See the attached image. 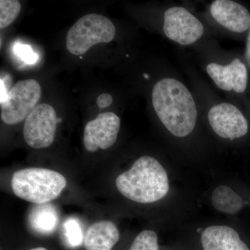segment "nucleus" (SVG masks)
<instances>
[{
	"label": "nucleus",
	"instance_id": "f03ea898",
	"mask_svg": "<svg viewBox=\"0 0 250 250\" xmlns=\"http://www.w3.org/2000/svg\"><path fill=\"white\" fill-rule=\"evenodd\" d=\"M184 69L196 98L200 118L207 121L213 134L229 141L246 136L249 123L241 108L222 98L193 65L185 64Z\"/></svg>",
	"mask_w": 250,
	"mask_h": 250
},
{
	"label": "nucleus",
	"instance_id": "412c9836",
	"mask_svg": "<svg viewBox=\"0 0 250 250\" xmlns=\"http://www.w3.org/2000/svg\"><path fill=\"white\" fill-rule=\"evenodd\" d=\"M29 250H46L45 248H34V249H31Z\"/></svg>",
	"mask_w": 250,
	"mask_h": 250
},
{
	"label": "nucleus",
	"instance_id": "9d476101",
	"mask_svg": "<svg viewBox=\"0 0 250 250\" xmlns=\"http://www.w3.org/2000/svg\"><path fill=\"white\" fill-rule=\"evenodd\" d=\"M121 119L112 112L100 113L85 125L83 145L88 152L106 149L116 142L121 129Z\"/></svg>",
	"mask_w": 250,
	"mask_h": 250
},
{
	"label": "nucleus",
	"instance_id": "aec40b11",
	"mask_svg": "<svg viewBox=\"0 0 250 250\" xmlns=\"http://www.w3.org/2000/svg\"><path fill=\"white\" fill-rule=\"evenodd\" d=\"M243 56H244L247 65L250 70V28L246 36V49Z\"/></svg>",
	"mask_w": 250,
	"mask_h": 250
},
{
	"label": "nucleus",
	"instance_id": "20e7f679",
	"mask_svg": "<svg viewBox=\"0 0 250 250\" xmlns=\"http://www.w3.org/2000/svg\"><path fill=\"white\" fill-rule=\"evenodd\" d=\"M116 185L123 196L141 204L161 200L170 188L165 168L150 156L139 158L130 170L117 177Z\"/></svg>",
	"mask_w": 250,
	"mask_h": 250
},
{
	"label": "nucleus",
	"instance_id": "39448f33",
	"mask_svg": "<svg viewBox=\"0 0 250 250\" xmlns=\"http://www.w3.org/2000/svg\"><path fill=\"white\" fill-rule=\"evenodd\" d=\"M63 175L41 167H29L16 171L11 180L16 196L36 205H44L55 200L66 187Z\"/></svg>",
	"mask_w": 250,
	"mask_h": 250
},
{
	"label": "nucleus",
	"instance_id": "9b49d317",
	"mask_svg": "<svg viewBox=\"0 0 250 250\" xmlns=\"http://www.w3.org/2000/svg\"><path fill=\"white\" fill-rule=\"evenodd\" d=\"M204 250H250L233 228L224 225L208 227L202 232Z\"/></svg>",
	"mask_w": 250,
	"mask_h": 250
},
{
	"label": "nucleus",
	"instance_id": "6ab92c4d",
	"mask_svg": "<svg viewBox=\"0 0 250 250\" xmlns=\"http://www.w3.org/2000/svg\"><path fill=\"white\" fill-rule=\"evenodd\" d=\"M113 99L110 94L103 93L99 95L97 99V104L100 108L108 107L113 103Z\"/></svg>",
	"mask_w": 250,
	"mask_h": 250
},
{
	"label": "nucleus",
	"instance_id": "dca6fc26",
	"mask_svg": "<svg viewBox=\"0 0 250 250\" xmlns=\"http://www.w3.org/2000/svg\"><path fill=\"white\" fill-rule=\"evenodd\" d=\"M128 250H159L157 235L151 230L141 231Z\"/></svg>",
	"mask_w": 250,
	"mask_h": 250
},
{
	"label": "nucleus",
	"instance_id": "4468645a",
	"mask_svg": "<svg viewBox=\"0 0 250 250\" xmlns=\"http://www.w3.org/2000/svg\"><path fill=\"white\" fill-rule=\"evenodd\" d=\"M212 204L215 209L231 215L239 212L244 205L242 197L227 186H220L213 190Z\"/></svg>",
	"mask_w": 250,
	"mask_h": 250
},
{
	"label": "nucleus",
	"instance_id": "f8f14e48",
	"mask_svg": "<svg viewBox=\"0 0 250 250\" xmlns=\"http://www.w3.org/2000/svg\"><path fill=\"white\" fill-rule=\"evenodd\" d=\"M119 231L111 221L94 223L87 230L84 238L86 250H111L119 241Z\"/></svg>",
	"mask_w": 250,
	"mask_h": 250
},
{
	"label": "nucleus",
	"instance_id": "a211bd4d",
	"mask_svg": "<svg viewBox=\"0 0 250 250\" xmlns=\"http://www.w3.org/2000/svg\"><path fill=\"white\" fill-rule=\"evenodd\" d=\"M14 52L18 58L28 65H34L39 60L38 54L27 44L16 42L14 46Z\"/></svg>",
	"mask_w": 250,
	"mask_h": 250
},
{
	"label": "nucleus",
	"instance_id": "7ed1b4c3",
	"mask_svg": "<svg viewBox=\"0 0 250 250\" xmlns=\"http://www.w3.org/2000/svg\"><path fill=\"white\" fill-rule=\"evenodd\" d=\"M192 50L199 67L214 87L239 106L238 101L249 87V67L244 56L223 49L214 39L202 41Z\"/></svg>",
	"mask_w": 250,
	"mask_h": 250
},
{
	"label": "nucleus",
	"instance_id": "f3484780",
	"mask_svg": "<svg viewBox=\"0 0 250 250\" xmlns=\"http://www.w3.org/2000/svg\"><path fill=\"white\" fill-rule=\"evenodd\" d=\"M65 236L71 246H80L83 241V231L80 224L75 219H68L63 224Z\"/></svg>",
	"mask_w": 250,
	"mask_h": 250
},
{
	"label": "nucleus",
	"instance_id": "2eb2a0df",
	"mask_svg": "<svg viewBox=\"0 0 250 250\" xmlns=\"http://www.w3.org/2000/svg\"><path fill=\"white\" fill-rule=\"evenodd\" d=\"M21 10V5L17 0H1L0 1V28L1 29L10 25Z\"/></svg>",
	"mask_w": 250,
	"mask_h": 250
},
{
	"label": "nucleus",
	"instance_id": "0eeeda50",
	"mask_svg": "<svg viewBox=\"0 0 250 250\" xmlns=\"http://www.w3.org/2000/svg\"><path fill=\"white\" fill-rule=\"evenodd\" d=\"M116 34V27L108 18L100 14L85 15L67 32L66 47L70 53L82 55L93 45L111 42Z\"/></svg>",
	"mask_w": 250,
	"mask_h": 250
},
{
	"label": "nucleus",
	"instance_id": "f257e3e1",
	"mask_svg": "<svg viewBox=\"0 0 250 250\" xmlns=\"http://www.w3.org/2000/svg\"><path fill=\"white\" fill-rule=\"evenodd\" d=\"M150 103L163 127L176 139L196 131L200 118L198 104L190 85L171 65H164L150 90Z\"/></svg>",
	"mask_w": 250,
	"mask_h": 250
},
{
	"label": "nucleus",
	"instance_id": "423d86ee",
	"mask_svg": "<svg viewBox=\"0 0 250 250\" xmlns=\"http://www.w3.org/2000/svg\"><path fill=\"white\" fill-rule=\"evenodd\" d=\"M195 11L214 36L238 38L249 31V9L238 1L213 0L205 3L202 11Z\"/></svg>",
	"mask_w": 250,
	"mask_h": 250
},
{
	"label": "nucleus",
	"instance_id": "6e6552de",
	"mask_svg": "<svg viewBox=\"0 0 250 250\" xmlns=\"http://www.w3.org/2000/svg\"><path fill=\"white\" fill-rule=\"evenodd\" d=\"M41 97V87L37 81H20L10 89L7 98L1 103V119L12 125L24 121L36 107Z\"/></svg>",
	"mask_w": 250,
	"mask_h": 250
},
{
	"label": "nucleus",
	"instance_id": "ddd939ff",
	"mask_svg": "<svg viewBox=\"0 0 250 250\" xmlns=\"http://www.w3.org/2000/svg\"><path fill=\"white\" fill-rule=\"evenodd\" d=\"M29 222L31 228L38 232L49 233L52 232L59 223L57 210L52 205H39L33 208Z\"/></svg>",
	"mask_w": 250,
	"mask_h": 250
},
{
	"label": "nucleus",
	"instance_id": "1a4fd4ad",
	"mask_svg": "<svg viewBox=\"0 0 250 250\" xmlns=\"http://www.w3.org/2000/svg\"><path fill=\"white\" fill-rule=\"evenodd\" d=\"M57 113L51 105L39 104L25 119L23 135L28 146L34 149L48 147L54 141Z\"/></svg>",
	"mask_w": 250,
	"mask_h": 250
}]
</instances>
